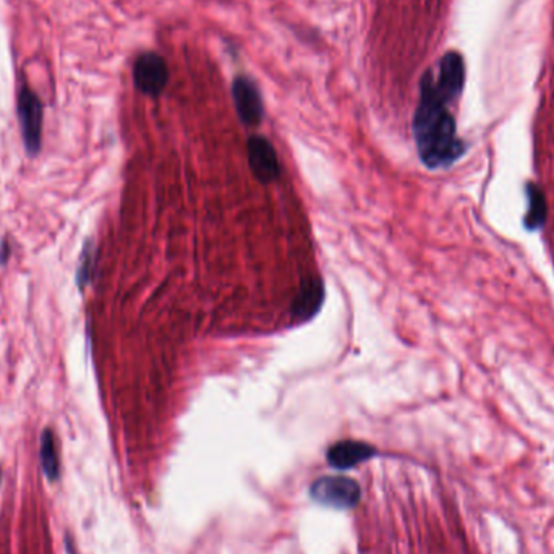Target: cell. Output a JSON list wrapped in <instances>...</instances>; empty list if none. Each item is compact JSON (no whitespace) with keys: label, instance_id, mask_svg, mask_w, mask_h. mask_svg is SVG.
<instances>
[{"label":"cell","instance_id":"obj_5","mask_svg":"<svg viewBox=\"0 0 554 554\" xmlns=\"http://www.w3.org/2000/svg\"><path fill=\"white\" fill-rule=\"evenodd\" d=\"M232 96L240 120L248 127H256L263 120V101L255 83L245 77L235 78Z\"/></svg>","mask_w":554,"mask_h":554},{"label":"cell","instance_id":"obj_7","mask_svg":"<svg viewBox=\"0 0 554 554\" xmlns=\"http://www.w3.org/2000/svg\"><path fill=\"white\" fill-rule=\"evenodd\" d=\"M376 454L371 444L362 441H341L328 451V462L336 469H352L362 462H367Z\"/></svg>","mask_w":554,"mask_h":554},{"label":"cell","instance_id":"obj_8","mask_svg":"<svg viewBox=\"0 0 554 554\" xmlns=\"http://www.w3.org/2000/svg\"><path fill=\"white\" fill-rule=\"evenodd\" d=\"M323 302V282L320 281L318 277H310V279L302 282L299 294L294 300L292 313L295 318H299L300 321H307L320 311Z\"/></svg>","mask_w":554,"mask_h":554},{"label":"cell","instance_id":"obj_1","mask_svg":"<svg viewBox=\"0 0 554 554\" xmlns=\"http://www.w3.org/2000/svg\"><path fill=\"white\" fill-rule=\"evenodd\" d=\"M452 101L436 85L433 72L428 70L420 85V103L413 115V137L420 159L431 171L449 167L467 151V146L457 135L456 120L447 109Z\"/></svg>","mask_w":554,"mask_h":554},{"label":"cell","instance_id":"obj_9","mask_svg":"<svg viewBox=\"0 0 554 554\" xmlns=\"http://www.w3.org/2000/svg\"><path fill=\"white\" fill-rule=\"evenodd\" d=\"M527 201L529 208L524 219V226L527 231H537L545 224L548 206H546L545 192L533 182L527 183Z\"/></svg>","mask_w":554,"mask_h":554},{"label":"cell","instance_id":"obj_11","mask_svg":"<svg viewBox=\"0 0 554 554\" xmlns=\"http://www.w3.org/2000/svg\"><path fill=\"white\" fill-rule=\"evenodd\" d=\"M39 456H41L44 473L47 475L49 480H57L60 472L59 454H57L55 436H54V431H52L51 428H46L43 433H41Z\"/></svg>","mask_w":554,"mask_h":554},{"label":"cell","instance_id":"obj_4","mask_svg":"<svg viewBox=\"0 0 554 554\" xmlns=\"http://www.w3.org/2000/svg\"><path fill=\"white\" fill-rule=\"evenodd\" d=\"M133 80L141 93L151 98L159 96L169 81V69L166 60L156 52L141 54L135 62Z\"/></svg>","mask_w":554,"mask_h":554},{"label":"cell","instance_id":"obj_10","mask_svg":"<svg viewBox=\"0 0 554 554\" xmlns=\"http://www.w3.org/2000/svg\"><path fill=\"white\" fill-rule=\"evenodd\" d=\"M96 265H98V248L94 245L93 239H86L77 265V286L80 292H85L86 287L94 281Z\"/></svg>","mask_w":554,"mask_h":554},{"label":"cell","instance_id":"obj_2","mask_svg":"<svg viewBox=\"0 0 554 554\" xmlns=\"http://www.w3.org/2000/svg\"><path fill=\"white\" fill-rule=\"evenodd\" d=\"M17 112L26 154L36 158L43 148L44 106L28 85L21 86L18 93Z\"/></svg>","mask_w":554,"mask_h":554},{"label":"cell","instance_id":"obj_6","mask_svg":"<svg viewBox=\"0 0 554 554\" xmlns=\"http://www.w3.org/2000/svg\"><path fill=\"white\" fill-rule=\"evenodd\" d=\"M248 162L256 179L263 183L274 182L281 175V166L273 145L263 137L248 140Z\"/></svg>","mask_w":554,"mask_h":554},{"label":"cell","instance_id":"obj_12","mask_svg":"<svg viewBox=\"0 0 554 554\" xmlns=\"http://www.w3.org/2000/svg\"><path fill=\"white\" fill-rule=\"evenodd\" d=\"M10 256H12V245H10L9 240L4 239L0 242V265H7Z\"/></svg>","mask_w":554,"mask_h":554},{"label":"cell","instance_id":"obj_3","mask_svg":"<svg viewBox=\"0 0 554 554\" xmlns=\"http://www.w3.org/2000/svg\"><path fill=\"white\" fill-rule=\"evenodd\" d=\"M310 495L316 503L336 507L350 509L360 501L362 490L355 480L344 477H321L313 482Z\"/></svg>","mask_w":554,"mask_h":554}]
</instances>
